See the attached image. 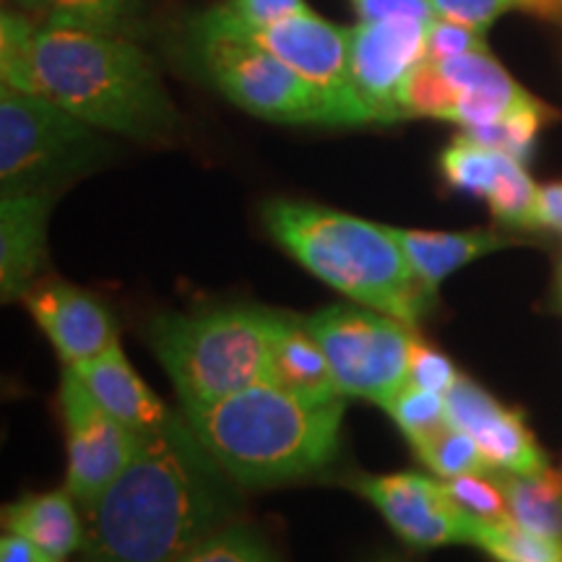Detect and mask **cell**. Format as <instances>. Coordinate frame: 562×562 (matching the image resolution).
I'll return each instance as SVG.
<instances>
[{"mask_svg":"<svg viewBox=\"0 0 562 562\" xmlns=\"http://www.w3.org/2000/svg\"><path fill=\"white\" fill-rule=\"evenodd\" d=\"M240 484L172 414L140 435L125 472L83 508V562H175L235 524Z\"/></svg>","mask_w":562,"mask_h":562,"instance_id":"obj_1","label":"cell"},{"mask_svg":"<svg viewBox=\"0 0 562 562\" xmlns=\"http://www.w3.org/2000/svg\"><path fill=\"white\" fill-rule=\"evenodd\" d=\"M0 74L100 131L165 140L180 115L154 60L128 37L34 24L19 11L0 19Z\"/></svg>","mask_w":562,"mask_h":562,"instance_id":"obj_2","label":"cell"},{"mask_svg":"<svg viewBox=\"0 0 562 562\" xmlns=\"http://www.w3.org/2000/svg\"><path fill=\"white\" fill-rule=\"evenodd\" d=\"M344 412V398L307 404L266 381L186 412V419L240 487H273L331 463L341 442Z\"/></svg>","mask_w":562,"mask_h":562,"instance_id":"obj_3","label":"cell"},{"mask_svg":"<svg viewBox=\"0 0 562 562\" xmlns=\"http://www.w3.org/2000/svg\"><path fill=\"white\" fill-rule=\"evenodd\" d=\"M261 214L269 235L294 261L360 305L414 328L435 300L391 227L290 199L263 203Z\"/></svg>","mask_w":562,"mask_h":562,"instance_id":"obj_4","label":"cell"},{"mask_svg":"<svg viewBox=\"0 0 562 562\" xmlns=\"http://www.w3.org/2000/svg\"><path fill=\"white\" fill-rule=\"evenodd\" d=\"M284 315L261 305L157 315L149 344L180 393L182 412L203 409L269 381L273 336Z\"/></svg>","mask_w":562,"mask_h":562,"instance_id":"obj_5","label":"cell"},{"mask_svg":"<svg viewBox=\"0 0 562 562\" xmlns=\"http://www.w3.org/2000/svg\"><path fill=\"white\" fill-rule=\"evenodd\" d=\"M100 128L42 94L0 89V186L3 195L55 193L110 159Z\"/></svg>","mask_w":562,"mask_h":562,"instance_id":"obj_6","label":"cell"},{"mask_svg":"<svg viewBox=\"0 0 562 562\" xmlns=\"http://www.w3.org/2000/svg\"><path fill=\"white\" fill-rule=\"evenodd\" d=\"M193 47L206 79L250 115L292 125H349L339 104L252 40L193 26Z\"/></svg>","mask_w":562,"mask_h":562,"instance_id":"obj_7","label":"cell"},{"mask_svg":"<svg viewBox=\"0 0 562 562\" xmlns=\"http://www.w3.org/2000/svg\"><path fill=\"white\" fill-rule=\"evenodd\" d=\"M344 396L385 406L409 381L414 328L368 305H328L302 318Z\"/></svg>","mask_w":562,"mask_h":562,"instance_id":"obj_8","label":"cell"},{"mask_svg":"<svg viewBox=\"0 0 562 562\" xmlns=\"http://www.w3.org/2000/svg\"><path fill=\"white\" fill-rule=\"evenodd\" d=\"M60 409L68 440L66 490L81 508H89L125 472L140 435L104 412L68 364L60 381Z\"/></svg>","mask_w":562,"mask_h":562,"instance_id":"obj_9","label":"cell"},{"mask_svg":"<svg viewBox=\"0 0 562 562\" xmlns=\"http://www.w3.org/2000/svg\"><path fill=\"white\" fill-rule=\"evenodd\" d=\"M193 26L201 24L193 21ZM201 30H209V26H201ZM229 34H240V37L252 40L256 45H261L263 50L277 55V58L281 63H286L292 70H297L302 79L311 81L313 87H318L323 94L328 97V100L339 104V110L347 115L349 125L372 123L368 108L360 102L355 83H351L349 30L334 26L331 21L307 11L297 13V16L281 19L277 24Z\"/></svg>","mask_w":562,"mask_h":562,"instance_id":"obj_10","label":"cell"},{"mask_svg":"<svg viewBox=\"0 0 562 562\" xmlns=\"http://www.w3.org/2000/svg\"><path fill=\"white\" fill-rule=\"evenodd\" d=\"M425 21H360L349 30V74L372 123H398V91L425 60Z\"/></svg>","mask_w":562,"mask_h":562,"instance_id":"obj_11","label":"cell"},{"mask_svg":"<svg viewBox=\"0 0 562 562\" xmlns=\"http://www.w3.org/2000/svg\"><path fill=\"white\" fill-rule=\"evenodd\" d=\"M355 487L414 550L472 544L474 516L461 510L432 476L417 472L360 476Z\"/></svg>","mask_w":562,"mask_h":562,"instance_id":"obj_12","label":"cell"},{"mask_svg":"<svg viewBox=\"0 0 562 562\" xmlns=\"http://www.w3.org/2000/svg\"><path fill=\"white\" fill-rule=\"evenodd\" d=\"M26 311L50 339L63 364H79L117 344V323L110 307L81 286L45 277L24 294Z\"/></svg>","mask_w":562,"mask_h":562,"instance_id":"obj_13","label":"cell"},{"mask_svg":"<svg viewBox=\"0 0 562 562\" xmlns=\"http://www.w3.org/2000/svg\"><path fill=\"white\" fill-rule=\"evenodd\" d=\"M448 419L476 440L482 453L495 469L513 474H539L550 469L533 432L526 427L524 414L508 409L472 378H459L446 393Z\"/></svg>","mask_w":562,"mask_h":562,"instance_id":"obj_14","label":"cell"},{"mask_svg":"<svg viewBox=\"0 0 562 562\" xmlns=\"http://www.w3.org/2000/svg\"><path fill=\"white\" fill-rule=\"evenodd\" d=\"M53 193H16L0 201V294L24 300L47 261Z\"/></svg>","mask_w":562,"mask_h":562,"instance_id":"obj_15","label":"cell"},{"mask_svg":"<svg viewBox=\"0 0 562 562\" xmlns=\"http://www.w3.org/2000/svg\"><path fill=\"white\" fill-rule=\"evenodd\" d=\"M68 368H74L91 398L117 422L128 425L133 432H151L172 419V412L159 402L157 393L131 368L121 344L87 362L68 364Z\"/></svg>","mask_w":562,"mask_h":562,"instance_id":"obj_16","label":"cell"},{"mask_svg":"<svg viewBox=\"0 0 562 562\" xmlns=\"http://www.w3.org/2000/svg\"><path fill=\"white\" fill-rule=\"evenodd\" d=\"M269 383L279 385L307 404H334L347 398L336 383L328 357L313 339L302 318L286 313L284 323L273 336Z\"/></svg>","mask_w":562,"mask_h":562,"instance_id":"obj_17","label":"cell"},{"mask_svg":"<svg viewBox=\"0 0 562 562\" xmlns=\"http://www.w3.org/2000/svg\"><path fill=\"white\" fill-rule=\"evenodd\" d=\"M391 232L404 248L406 258H409L412 271L417 273L422 286L430 294H438L440 281H446L451 273L463 269L467 263L516 243L510 237L495 235V232L487 229L422 232L391 227Z\"/></svg>","mask_w":562,"mask_h":562,"instance_id":"obj_18","label":"cell"},{"mask_svg":"<svg viewBox=\"0 0 562 562\" xmlns=\"http://www.w3.org/2000/svg\"><path fill=\"white\" fill-rule=\"evenodd\" d=\"M3 526L5 531L30 539L55 560L81 552L87 537V524L81 521V513L68 490L19 497L3 510Z\"/></svg>","mask_w":562,"mask_h":562,"instance_id":"obj_19","label":"cell"},{"mask_svg":"<svg viewBox=\"0 0 562 562\" xmlns=\"http://www.w3.org/2000/svg\"><path fill=\"white\" fill-rule=\"evenodd\" d=\"M34 24L131 37L140 26V0H11Z\"/></svg>","mask_w":562,"mask_h":562,"instance_id":"obj_20","label":"cell"},{"mask_svg":"<svg viewBox=\"0 0 562 562\" xmlns=\"http://www.w3.org/2000/svg\"><path fill=\"white\" fill-rule=\"evenodd\" d=\"M505 503H508L510 521L524 529L542 533L550 539H562V480L552 469L539 474L497 476Z\"/></svg>","mask_w":562,"mask_h":562,"instance_id":"obj_21","label":"cell"},{"mask_svg":"<svg viewBox=\"0 0 562 562\" xmlns=\"http://www.w3.org/2000/svg\"><path fill=\"white\" fill-rule=\"evenodd\" d=\"M508 159L513 157L503 151L487 149V146L476 144V140L459 133L446 146V151L440 154V175L453 191L490 199V193L495 191Z\"/></svg>","mask_w":562,"mask_h":562,"instance_id":"obj_22","label":"cell"},{"mask_svg":"<svg viewBox=\"0 0 562 562\" xmlns=\"http://www.w3.org/2000/svg\"><path fill=\"white\" fill-rule=\"evenodd\" d=\"M472 544L495 562H562V539H550L518 526L510 518H474Z\"/></svg>","mask_w":562,"mask_h":562,"instance_id":"obj_23","label":"cell"},{"mask_svg":"<svg viewBox=\"0 0 562 562\" xmlns=\"http://www.w3.org/2000/svg\"><path fill=\"white\" fill-rule=\"evenodd\" d=\"M417 459L425 463L427 469H432L440 480H456V476L467 474H490L492 463L487 456L482 453V448L476 446V440L469 432H463L461 427L446 425L438 432L427 435L419 442H412Z\"/></svg>","mask_w":562,"mask_h":562,"instance_id":"obj_24","label":"cell"},{"mask_svg":"<svg viewBox=\"0 0 562 562\" xmlns=\"http://www.w3.org/2000/svg\"><path fill=\"white\" fill-rule=\"evenodd\" d=\"M554 117H558V112H554L550 104L537 102L531 104V108L510 112L503 121L476 125V128H463L461 133L467 138L476 140V144L487 146V149L503 151L526 165V161L531 159L533 146H537L539 131H542L550 121H554Z\"/></svg>","mask_w":562,"mask_h":562,"instance_id":"obj_25","label":"cell"},{"mask_svg":"<svg viewBox=\"0 0 562 562\" xmlns=\"http://www.w3.org/2000/svg\"><path fill=\"white\" fill-rule=\"evenodd\" d=\"M459 91L448 76L442 74L440 63L422 60L412 70L409 79L398 91V117H435V121H451Z\"/></svg>","mask_w":562,"mask_h":562,"instance_id":"obj_26","label":"cell"},{"mask_svg":"<svg viewBox=\"0 0 562 562\" xmlns=\"http://www.w3.org/2000/svg\"><path fill=\"white\" fill-rule=\"evenodd\" d=\"M383 409L391 414V419L396 422L398 430L406 435L409 442H419L422 438H427V435L438 432L440 427L451 425V419H448L446 396L438 391L419 389V385H414L409 381H406L404 389L398 391Z\"/></svg>","mask_w":562,"mask_h":562,"instance_id":"obj_27","label":"cell"},{"mask_svg":"<svg viewBox=\"0 0 562 562\" xmlns=\"http://www.w3.org/2000/svg\"><path fill=\"white\" fill-rule=\"evenodd\" d=\"M305 0H227V3L214 5L195 19V24L209 26V30L245 32L258 30V26L277 24L281 19L307 13Z\"/></svg>","mask_w":562,"mask_h":562,"instance_id":"obj_28","label":"cell"},{"mask_svg":"<svg viewBox=\"0 0 562 562\" xmlns=\"http://www.w3.org/2000/svg\"><path fill=\"white\" fill-rule=\"evenodd\" d=\"M537 191L533 180L526 172V165L518 159H508L505 170L497 180L495 191L490 193V211L497 222L508 224V227H537L533 222V211H537Z\"/></svg>","mask_w":562,"mask_h":562,"instance_id":"obj_29","label":"cell"},{"mask_svg":"<svg viewBox=\"0 0 562 562\" xmlns=\"http://www.w3.org/2000/svg\"><path fill=\"white\" fill-rule=\"evenodd\" d=\"M175 562H277V558L256 531L243 524H229Z\"/></svg>","mask_w":562,"mask_h":562,"instance_id":"obj_30","label":"cell"},{"mask_svg":"<svg viewBox=\"0 0 562 562\" xmlns=\"http://www.w3.org/2000/svg\"><path fill=\"white\" fill-rule=\"evenodd\" d=\"M451 501L467 510L469 516L484 518V521H503L508 516V503H505L503 487L497 480H490V474H467L456 480H442Z\"/></svg>","mask_w":562,"mask_h":562,"instance_id":"obj_31","label":"cell"},{"mask_svg":"<svg viewBox=\"0 0 562 562\" xmlns=\"http://www.w3.org/2000/svg\"><path fill=\"white\" fill-rule=\"evenodd\" d=\"M487 50V42H484V32L474 30V26L456 24V21L435 19L427 26V40H425V60L440 63L456 55L467 53H484Z\"/></svg>","mask_w":562,"mask_h":562,"instance_id":"obj_32","label":"cell"},{"mask_svg":"<svg viewBox=\"0 0 562 562\" xmlns=\"http://www.w3.org/2000/svg\"><path fill=\"white\" fill-rule=\"evenodd\" d=\"M459 378L461 375L459 370H456V364L448 360L442 351L432 349L430 344H425L419 336H414L409 355V383L427 391H438L446 396Z\"/></svg>","mask_w":562,"mask_h":562,"instance_id":"obj_33","label":"cell"},{"mask_svg":"<svg viewBox=\"0 0 562 562\" xmlns=\"http://www.w3.org/2000/svg\"><path fill=\"white\" fill-rule=\"evenodd\" d=\"M432 9L438 19L487 32L505 11L516 9V0H432Z\"/></svg>","mask_w":562,"mask_h":562,"instance_id":"obj_34","label":"cell"},{"mask_svg":"<svg viewBox=\"0 0 562 562\" xmlns=\"http://www.w3.org/2000/svg\"><path fill=\"white\" fill-rule=\"evenodd\" d=\"M360 21H391V19H414L432 24L435 9L432 0H351Z\"/></svg>","mask_w":562,"mask_h":562,"instance_id":"obj_35","label":"cell"},{"mask_svg":"<svg viewBox=\"0 0 562 562\" xmlns=\"http://www.w3.org/2000/svg\"><path fill=\"white\" fill-rule=\"evenodd\" d=\"M533 222H537V227L562 235V182H550V186L539 188Z\"/></svg>","mask_w":562,"mask_h":562,"instance_id":"obj_36","label":"cell"},{"mask_svg":"<svg viewBox=\"0 0 562 562\" xmlns=\"http://www.w3.org/2000/svg\"><path fill=\"white\" fill-rule=\"evenodd\" d=\"M0 562H63L50 558L47 552H42L40 547H34L30 539L19 537V533L5 531L0 539Z\"/></svg>","mask_w":562,"mask_h":562,"instance_id":"obj_37","label":"cell"},{"mask_svg":"<svg viewBox=\"0 0 562 562\" xmlns=\"http://www.w3.org/2000/svg\"><path fill=\"white\" fill-rule=\"evenodd\" d=\"M516 9L537 13L542 19H562V0H516Z\"/></svg>","mask_w":562,"mask_h":562,"instance_id":"obj_38","label":"cell"},{"mask_svg":"<svg viewBox=\"0 0 562 562\" xmlns=\"http://www.w3.org/2000/svg\"><path fill=\"white\" fill-rule=\"evenodd\" d=\"M558 281H560V290H562V258H560V266H558Z\"/></svg>","mask_w":562,"mask_h":562,"instance_id":"obj_39","label":"cell"}]
</instances>
